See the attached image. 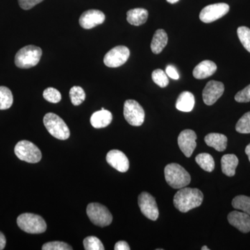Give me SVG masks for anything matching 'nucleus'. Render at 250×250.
I'll list each match as a JSON object with an SVG mask.
<instances>
[{
  "instance_id": "nucleus-1",
  "label": "nucleus",
  "mask_w": 250,
  "mask_h": 250,
  "mask_svg": "<svg viewBox=\"0 0 250 250\" xmlns=\"http://www.w3.org/2000/svg\"><path fill=\"white\" fill-rule=\"evenodd\" d=\"M204 195L201 190L197 188H182L174 197V207L182 213L197 208L202 205Z\"/></svg>"
},
{
  "instance_id": "nucleus-2",
  "label": "nucleus",
  "mask_w": 250,
  "mask_h": 250,
  "mask_svg": "<svg viewBox=\"0 0 250 250\" xmlns=\"http://www.w3.org/2000/svg\"><path fill=\"white\" fill-rule=\"evenodd\" d=\"M165 178L170 187L180 189L187 187L190 183V175L182 166L177 164H170L166 166Z\"/></svg>"
},
{
  "instance_id": "nucleus-3",
  "label": "nucleus",
  "mask_w": 250,
  "mask_h": 250,
  "mask_svg": "<svg viewBox=\"0 0 250 250\" xmlns=\"http://www.w3.org/2000/svg\"><path fill=\"white\" fill-rule=\"evenodd\" d=\"M42 49L35 45H27L20 49L15 57V64L20 68L36 66L42 57Z\"/></svg>"
},
{
  "instance_id": "nucleus-4",
  "label": "nucleus",
  "mask_w": 250,
  "mask_h": 250,
  "mask_svg": "<svg viewBox=\"0 0 250 250\" xmlns=\"http://www.w3.org/2000/svg\"><path fill=\"white\" fill-rule=\"evenodd\" d=\"M43 123L49 134L56 139L65 141L70 137V129L66 123L55 113H47L44 116Z\"/></svg>"
},
{
  "instance_id": "nucleus-5",
  "label": "nucleus",
  "mask_w": 250,
  "mask_h": 250,
  "mask_svg": "<svg viewBox=\"0 0 250 250\" xmlns=\"http://www.w3.org/2000/svg\"><path fill=\"white\" fill-rule=\"evenodd\" d=\"M18 227L24 232L38 234L45 232L47 229V224L40 215L34 213H22L17 219Z\"/></svg>"
},
{
  "instance_id": "nucleus-6",
  "label": "nucleus",
  "mask_w": 250,
  "mask_h": 250,
  "mask_svg": "<svg viewBox=\"0 0 250 250\" xmlns=\"http://www.w3.org/2000/svg\"><path fill=\"white\" fill-rule=\"evenodd\" d=\"M14 152L20 160L30 164L39 163L42 159L40 149L30 141H19L15 147Z\"/></svg>"
},
{
  "instance_id": "nucleus-7",
  "label": "nucleus",
  "mask_w": 250,
  "mask_h": 250,
  "mask_svg": "<svg viewBox=\"0 0 250 250\" xmlns=\"http://www.w3.org/2000/svg\"><path fill=\"white\" fill-rule=\"evenodd\" d=\"M87 215L90 221L97 226H108L113 221V216L104 206L100 203H90L87 206Z\"/></svg>"
},
{
  "instance_id": "nucleus-8",
  "label": "nucleus",
  "mask_w": 250,
  "mask_h": 250,
  "mask_svg": "<svg viewBox=\"0 0 250 250\" xmlns=\"http://www.w3.org/2000/svg\"><path fill=\"white\" fill-rule=\"evenodd\" d=\"M124 116L129 125L139 126L144 123L146 114L144 109L138 102L128 100L124 104Z\"/></svg>"
},
{
  "instance_id": "nucleus-9",
  "label": "nucleus",
  "mask_w": 250,
  "mask_h": 250,
  "mask_svg": "<svg viewBox=\"0 0 250 250\" xmlns=\"http://www.w3.org/2000/svg\"><path fill=\"white\" fill-rule=\"evenodd\" d=\"M129 56V49L127 47L123 45L116 46L104 56V62L107 67H120L127 62Z\"/></svg>"
},
{
  "instance_id": "nucleus-10",
  "label": "nucleus",
  "mask_w": 250,
  "mask_h": 250,
  "mask_svg": "<svg viewBox=\"0 0 250 250\" xmlns=\"http://www.w3.org/2000/svg\"><path fill=\"white\" fill-rule=\"evenodd\" d=\"M229 11V6L225 3H217L205 6L200 14V19L205 23L214 22L225 16Z\"/></svg>"
},
{
  "instance_id": "nucleus-11",
  "label": "nucleus",
  "mask_w": 250,
  "mask_h": 250,
  "mask_svg": "<svg viewBox=\"0 0 250 250\" xmlns=\"http://www.w3.org/2000/svg\"><path fill=\"white\" fill-rule=\"evenodd\" d=\"M139 206L146 218L155 221L159 218V211L154 197L147 192H143L139 196Z\"/></svg>"
},
{
  "instance_id": "nucleus-12",
  "label": "nucleus",
  "mask_w": 250,
  "mask_h": 250,
  "mask_svg": "<svg viewBox=\"0 0 250 250\" xmlns=\"http://www.w3.org/2000/svg\"><path fill=\"white\" fill-rule=\"evenodd\" d=\"M197 135L191 129H185L179 135L177 142L184 155L189 158L192 156L197 146Z\"/></svg>"
},
{
  "instance_id": "nucleus-13",
  "label": "nucleus",
  "mask_w": 250,
  "mask_h": 250,
  "mask_svg": "<svg viewBox=\"0 0 250 250\" xmlns=\"http://www.w3.org/2000/svg\"><path fill=\"white\" fill-rule=\"evenodd\" d=\"M225 91V85L222 82L210 81L206 85L202 93L204 103L208 106L216 103Z\"/></svg>"
},
{
  "instance_id": "nucleus-14",
  "label": "nucleus",
  "mask_w": 250,
  "mask_h": 250,
  "mask_svg": "<svg viewBox=\"0 0 250 250\" xmlns=\"http://www.w3.org/2000/svg\"><path fill=\"white\" fill-rule=\"evenodd\" d=\"M105 21V15L100 10H88L85 11L80 18L81 27L85 29H90L103 24Z\"/></svg>"
},
{
  "instance_id": "nucleus-15",
  "label": "nucleus",
  "mask_w": 250,
  "mask_h": 250,
  "mask_svg": "<svg viewBox=\"0 0 250 250\" xmlns=\"http://www.w3.org/2000/svg\"><path fill=\"white\" fill-rule=\"evenodd\" d=\"M106 161L113 168L121 172H126L129 168V161L124 153L118 149L109 151L106 155Z\"/></svg>"
},
{
  "instance_id": "nucleus-16",
  "label": "nucleus",
  "mask_w": 250,
  "mask_h": 250,
  "mask_svg": "<svg viewBox=\"0 0 250 250\" xmlns=\"http://www.w3.org/2000/svg\"><path fill=\"white\" fill-rule=\"evenodd\" d=\"M229 223L243 233L250 231V215L245 212H231L228 217Z\"/></svg>"
},
{
  "instance_id": "nucleus-17",
  "label": "nucleus",
  "mask_w": 250,
  "mask_h": 250,
  "mask_svg": "<svg viewBox=\"0 0 250 250\" xmlns=\"http://www.w3.org/2000/svg\"><path fill=\"white\" fill-rule=\"evenodd\" d=\"M217 70L214 62L209 60L203 61L194 68L192 75L197 80H203L213 75Z\"/></svg>"
},
{
  "instance_id": "nucleus-18",
  "label": "nucleus",
  "mask_w": 250,
  "mask_h": 250,
  "mask_svg": "<svg viewBox=\"0 0 250 250\" xmlns=\"http://www.w3.org/2000/svg\"><path fill=\"white\" fill-rule=\"evenodd\" d=\"M113 119L112 113L108 110L102 108L100 111L95 112L90 118V123L95 129L106 127L111 124Z\"/></svg>"
},
{
  "instance_id": "nucleus-19",
  "label": "nucleus",
  "mask_w": 250,
  "mask_h": 250,
  "mask_svg": "<svg viewBox=\"0 0 250 250\" xmlns=\"http://www.w3.org/2000/svg\"><path fill=\"white\" fill-rule=\"evenodd\" d=\"M205 141L207 146L214 148L215 150L218 152L225 151L228 146L227 136L218 133H211L207 135L205 138Z\"/></svg>"
},
{
  "instance_id": "nucleus-20",
  "label": "nucleus",
  "mask_w": 250,
  "mask_h": 250,
  "mask_svg": "<svg viewBox=\"0 0 250 250\" xmlns=\"http://www.w3.org/2000/svg\"><path fill=\"white\" fill-rule=\"evenodd\" d=\"M195 97L188 91H184L179 95L176 103V108L182 112H190L195 106Z\"/></svg>"
},
{
  "instance_id": "nucleus-21",
  "label": "nucleus",
  "mask_w": 250,
  "mask_h": 250,
  "mask_svg": "<svg viewBox=\"0 0 250 250\" xmlns=\"http://www.w3.org/2000/svg\"><path fill=\"white\" fill-rule=\"evenodd\" d=\"M147 18L148 11L141 8L131 9L126 13V21L131 25H142L147 21Z\"/></svg>"
},
{
  "instance_id": "nucleus-22",
  "label": "nucleus",
  "mask_w": 250,
  "mask_h": 250,
  "mask_svg": "<svg viewBox=\"0 0 250 250\" xmlns=\"http://www.w3.org/2000/svg\"><path fill=\"white\" fill-rule=\"evenodd\" d=\"M238 165V159L235 154H225L222 157V171L228 177H233L235 175Z\"/></svg>"
},
{
  "instance_id": "nucleus-23",
  "label": "nucleus",
  "mask_w": 250,
  "mask_h": 250,
  "mask_svg": "<svg viewBox=\"0 0 250 250\" xmlns=\"http://www.w3.org/2000/svg\"><path fill=\"white\" fill-rule=\"evenodd\" d=\"M167 41H168V38L166 31L162 29H158L153 36L152 43H151V49L153 53L160 54L167 45Z\"/></svg>"
},
{
  "instance_id": "nucleus-24",
  "label": "nucleus",
  "mask_w": 250,
  "mask_h": 250,
  "mask_svg": "<svg viewBox=\"0 0 250 250\" xmlns=\"http://www.w3.org/2000/svg\"><path fill=\"white\" fill-rule=\"evenodd\" d=\"M195 161L201 168L207 172H212L215 168V161L213 156L208 153L198 154L195 158Z\"/></svg>"
},
{
  "instance_id": "nucleus-25",
  "label": "nucleus",
  "mask_w": 250,
  "mask_h": 250,
  "mask_svg": "<svg viewBox=\"0 0 250 250\" xmlns=\"http://www.w3.org/2000/svg\"><path fill=\"white\" fill-rule=\"evenodd\" d=\"M14 103V97L7 87L0 86V110L11 108Z\"/></svg>"
},
{
  "instance_id": "nucleus-26",
  "label": "nucleus",
  "mask_w": 250,
  "mask_h": 250,
  "mask_svg": "<svg viewBox=\"0 0 250 250\" xmlns=\"http://www.w3.org/2000/svg\"><path fill=\"white\" fill-rule=\"evenodd\" d=\"M232 206L236 209L243 210L250 215V197L238 195L233 198Z\"/></svg>"
},
{
  "instance_id": "nucleus-27",
  "label": "nucleus",
  "mask_w": 250,
  "mask_h": 250,
  "mask_svg": "<svg viewBox=\"0 0 250 250\" xmlns=\"http://www.w3.org/2000/svg\"><path fill=\"white\" fill-rule=\"evenodd\" d=\"M70 98L75 106H79L83 103L85 99V93L80 86H73L70 90Z\"/></svg>"
},
{
  "instance_id": "nucleus-28",
  "label": "nucleus",
  "mask_w": 250,
  "mask_h": 250,
  "mask_svg": "<svg viewBox=\"0 0 250 250\" xmlns=\"http://www.w3.org/2000/svg\"><path fill=\"white\" fill-rule=\"evenodd\" d=\"M236 130L241 134H250V111L240 118L236 125Z\"/></svg>"
},
{
  "instance_id": "nucleus-29",
  "label": "nucleus",
  "mask_w": 250,
  "mask_h": 250,
  "mask_svg": "<svg viewBox=\"0 0 250 250\" xmlns=\"http://www.w3.org/2000/svg\"><path fill=\"white\" fill-rule=\"evenodd\" d=\"M152 78L153 82L161 88H165L168 85V77H167V74L161 69H157L153 71Z\"/></svg>"
},
{
  "instance_id": "nucleus-30",
  "label": "nucleus",
  "mask_w": 250,
  "mask_h": 250,
  "mask_svg": "<svg viewBox=\"0 0 250 250\" xmlns=\"http://www.w3.org/2000/svg\"><path fill=\"white\" fill-rule=\"evenodd\" d=\"M83 246L85 250H104L103 243L95 236L86 237L83 240Z\"/></svg>"
},
{
  "instance_id": "nucleus-31",
  "label": "nucleus",
  "mask_w": 250,
  "mask_h": 250,
  "mask_svg": "<svg viewBox=\"0 0 250 250\" xmlns=\"http://www.w3.org/2000/svg\"><path fill=\"white\" fill-rule=\"evenodd\" d=\"M237 34L242 45L250 52V29L247 27H238Z\"/></svg>"
},
{
  "instance_id": "nucleus-32",
  "label": "nucleus",
  "mask_w": 250,
  "mask_h": 250,
  "mask_svg": "<svg viewBox=\"0 0 250 250\" xmlns=\"http://www.w3.org/2000/svg\"><path fill=\"white\" fill-rule=\"evenodd\" d=\"M43 98L49 103H58L62 100V95L58 90L50 87L44 90Z\"/></svg>"
},
{
  "instance_id": "nucleus-33",
  "label": "nucleus",
  "mask_w": 250,
  "mask_h": 250,
  "mask_svg": "<svg viewBox=\"0 0 250 250\" xmlns=\"http://www.w3.org/2000/svg\"><path fill=\"white\" fill-rule=\"evenodd\" d=\"M42 250H71L72 248L64 242L53 241L45 243L42 247Z\"/></svg>"
},
{
  "instance_id": "nucleus-34",
  "label": "nucleus",
  "mask_w": 250,
  "mask_h": 250,
  "mask_svg": "<svg viewBox=\"0 0 250 250\" xmlns=\"http://www.w3.org/2000/svg\"><path fill=\"white\" fill-rule=\"evenodd\" d=\"M235 100L238 103H246L250 102V84L244 89L237 93L235 95Z\"/></svg>"
},
{
  "instance_id": "nucleus-35",
  "label": "nucleus",
  "mask_w": 250,
  "mask_h": 250,
  "mask_svg": "<svg viewBox=\"0 0 250 250\" xmlns=\"http://www.w3.org/2000/svg\"><path fill=\"white\" fill-rule=\"evenodd\" d=\"M44 0H18L20 6L24 10L32 9L36 5L40 4Z\"/></svg>"
},
{
  "instance_id": "nucleus-36",
  "label": "nucleus",
  "mask_w": 250,
  "mask_h": 250,
  "mask_svg": "<svg viewBox=\"0 0 250 250\" xmlns=\"http://www.w3.org/2000/svg\"><path fill=\"white\" fill-rule=\"evenodd\" d=\"M166 73L167 77L174 80H177L179 79V74L176 67L172 65H168L166 68Z\"/></svg>"
},
{
  "instance_id": "nucleus-37",
  "label": "nucleus",
  "mask_w": 250,
  "mask_h": 250,
  "mask_svg": "<svg viewBox=\"0 0 250 250\" xmlns=\"http://www.w3.org/2000/svg\"><path fill=\"white\" fill-rule=\"evenodd\" d=\"M115 250H129L130 248L128 243L125 241H119L115 245Z\"/></svg>"
},
{
  "instance_id": "nucleus-38",
  "label": "nucleus",
  "mask_w": 250,
  "mask_h": 250,
  "mask_svg": "<svg viewBox=\"0 0 250 250\" xmlns=\"http://www.w3.org/2000/svg\"><path fill=\"white\" fill-rule=\"evenodd\" d=\"M6 243V238H5L4 235L0 231V250L4 249Z\"/></svg>"
},
{
  "instance_id": "nucleus-39",
  "label": "nucleus",
  "mask_w": 250,
  "mask_h": 250,
  "mask_svg": "<svg viewBox=\"0 0 250 250\" xmlns=\"http://www.w3.org/2000/svg\"><path fill=\"white\" fill-rule=\"evenodd\" d=\"M246 153L247 155L248 156V159H249L250 162V143L246 148Z\"/></svg>"
},
{
  "instance_id": "nucleus-40",
  "label": "nucleus",
  "mask_w": 250,
  "mask_h": 250,
  "mask_svg": "<svg viewBox=\"0 0 250 250\" xmlns=\"http://www.w3.org/2000/svg\"><path fill=\"white\" fill-rule=\"evenodd\" d=\"M179 1V0H167V2L170 3V4H175Z\"/></svg>"
},
{
  "instance_id": "nucleus-41",
  "label": "nucleus",
  "mask_w": 250,
  "mask_h": 250,
  "mask_svg": "<svg viewBox=\"0 0 250 250\" xmlns=\"http://www.w3.org/2000/svg\"><path fill=\"white\" fill-rule=\"evenodd\" d=\"M209 250V249H208V248H207V246H204V247H202V250Z\"/></svg>"
}]
</instances>
